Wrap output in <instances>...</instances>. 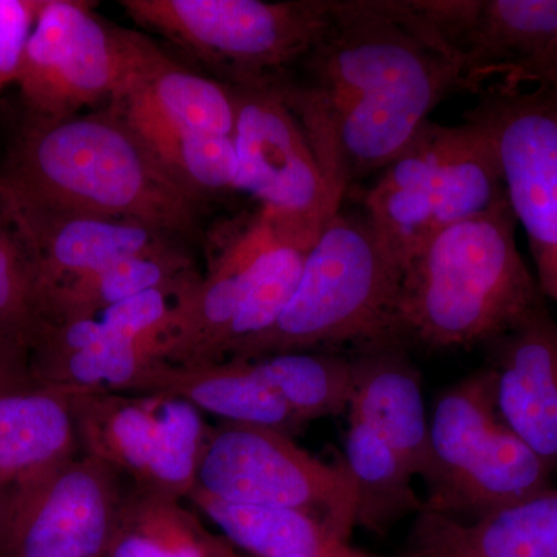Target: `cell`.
<instances>
[{"mask_svg":"<svg viewBox=\"0 0 557 557\" xmlns=\"http://www.w3.org/2000/svg\"><path fill=\"white\" fill-rule=\"evenodd\" d=\"M222 553L177 500L141 491L123 502L104 557H233Z\"/></svg>","mask_w":557,"mask_h":557,"instance_id":"29","label":"cell"},{"mask_svg":"<svg viewBox=\"0 0 557 557\" xmlns=\"http://www.w3.org/2000/svg\"><path fill=\"white\" fill-rule=\"evenodd\" d=\"M236 189L260 201L278 228L321 234L344 201L333 193L309 132L276 81L233 90Z\"/></svg>","mask_w":557,"mask_h":557,"instance_id":"9","label":"cell"},{"mask_svg":"<svg viewBox=\"0 0 557 557\" xmlns=\"http://www.w3.org/2000/svg\"><path fill=\"white\" fill-rule=\"evenodd\" d=\"M131 38L89 3L42 0L16 81L33 119H69L110 102L126 78Z\"/></svg>","mask_w":557,"mask_h":557,"instance_id":"12","label":"cell"},{"mask_svg":"<svg viewBox=\"0 0 557 557\" xmlns=\"http://www.w3.org/2000/svg\"><path fill=\"white\" fill-rule=\"evenodd\" d=\"M189 498L231 544L256 557H383L354 547L307 512L231 504L197 487Z\"/></svg>","mask_w":557,"mask_h":557,"instance_id":"23","label":"cell"},{"mask_svg":"<svg viewBox=\"0 0 557 557\" xmlns=\"http://www.w3.org/2000/svg\"><path fill=\"white\" fill-rule=\"evenodd\" d=\"M496 145L509 207L525 231L539 292L557 307V106L537 90L486 89L469 110Z\"/></svg>","mask_w":557,"mask_h":557,"instance_id":"13","label":"cell"},{"mask_svg":"<svg viewBox=\"0 0 557 557\" xmlns=\"http://www.w3.org/2000/svg\"><path fill=\"white\" fill-rule=\"evenodd\" d=\"M460 65V90L557 95V0H410Z\"/></svg>","mask_w":557,"mask_h":557,"instance_id":"10","label":"cell"},{"mask_svg":"<svg viewBox=\"0 0 557 557\" xmlns=\"http://www.w3.org/2000/svg\"><path fill=\"white\" fill-rule=\"evenodd\" d=\"M197 277L190 260L174 245L149 255L134 256L44 289L39 299V324L94 318L141 293Z\"/></svg>","mask_w":557,"mask_h":557,"instance_id":"25","label":"cell"},{"mask_svg":"<svg viewBox=\"0 0 557 557\" xmlns=\"http://www.w3.org/2000/svg\"><path fill=\"white\" fill-rule=\"evenodd\" d=\"M406 557H471L463 555V553L456 552V549L445 547V545L437 544V542L428 541L413 536L412 548L406 553Z\"/></svg>","mask_w":557,"mask_h":557,"instance_id":"34","label":"cell"},{"mask_svg":"<svg viewBox=\"0 0 557 557\" xmlns=\"http://www.w3.org/2000/svg\"><path fill=\"white\" fill-rule=\"evenodd\" d=\"M413 534L471 557H557V487L472 522L423 511Z\"/></svg>","mask_w":557,"mask_h":557,"instance_id":"22","label":"cell"},{"mask_svg":"<svg viewBox=\"0 0 557 557\" xmlns=\"http://www.w3.org/2000/svg\"><path fill=\"white\" fill-rule=\"evenodd\" d=\"M70 397L87 456L126 472L143 493L177 502L189 497L209 432L199 409L161 394L79 392Z\"/></svg>","mask_w":557,"mask_h":557,"instance_id":"8","label":"cell"},{"mask_svg":"<svg viewBox=\"0 0 557 557\" xmlns=\"http://www.w3.org/2000/svg\"><path fill=\"white\" fill-rule=\"evenodd\" d=\"M150 30L222 65L239 84L270 83L302 61L327 22V0H123Z\"/></svg>","mask_w":557,"mask_h":557,"instance_id":"6","label":"cell"},{"mask_svg":"<svg viewBox=\"0 0 557 557\" xmlns=\"http://www.w3.org/2000/svg\"><path fill=\"white\" fill-rule=\"evenodd\" d=\"M344 458L357 496V527L384 534L409 515H420L424 502L418 497L416 474L375 432L357 420H348Z\"/></svg>","mask_w":557,"mask_h":557,"instance_id":"27","label":"cell"},{"mask_svg":"<svg viewBox=\"0 0 557 557\" xmlns=\"http://www.w3.org/2000/svg\"><path fill=\"white\" fill-rule=\"evenodd\" d=\"M145 139L161 166L196 197L236 189L237 153L234 139L174 126L148 106L127 95L109 102Z\"/></svg>","mask_w":557,"mask_h":557,"instance_id":"26","label":"cell"},{"mask_svg":"<svg viewBox=\"0 0 557 557\" xmlns=\"http://www.w3.org/2000/svg\"><path fill=\"white\" fill-rule=\"evenodd\" d=\"M507 200L494 139L467 113L458 126L426 121L364 190L361 211L403 271L442 231Z\"/></svg>","mask_w":557,"mask_h":557,"instance_id":"5","label":"cell"},{"mask_svg":"<svg viewBox=\"0 0 557 557\" xmlns=\"http://www.w3.org/2000/svg\"><path fill=\"white\" fill-rule=\"evenodd\" d=\"M547 465L502 421L480 456L423 511L472 522L556 487Z\"/></svg>","mask_w":557,"mask_h":557,"instance_id":"21","label":"cell"},{"mask_svg":"<svg viewBox=\"0 0 557 557\" xmlns=\"http://www.w3.org/2000/svg\"><path fill=\"white\" fill-rule=\"evenodd\" d=\"M134 392L185 399L201 413L223 418L226 423L277 429L289 435L300 428L287 406L259 379L251 361L244 359L199 366L159 361Z\"/></svg>","mask_w":557,"mask_h":557,"instance_id":"18","label":"cell"},{"mask_svg":"<svg viewBox=\"0 0 557 557\" xmlns=\"http://www.w3.org/2000/svg\"><path fill=\"white\" fill-rule=\"evenodd\" d=\"M0 183L39 207L129 220L170 237L193 230L200 200L168 174L112 106L62 120L32 119Z\"/></svg>","mask_w":557,"mask_h":557,"instance_id":"2","label":"cell"},{"mask_svg":"<svg viewBox=\"0 0 557 557\" xmlns=\"http://www.w3.org/2000/svg\"><path fill=\"white\" fill-rule=\"evenodd\" d=\"M0 194L35 258L39 299L44 289L65 278L172 247L170 236L141 223L39 207L14 196L2 183Z\"/></svg>","mask_w":557,"mask_h":557,"instance_id":"15","label":"cell"},{"mask_svg":"<svg viewBox=\"0 0 557 557\" xmlns=\"http://www.w3.org/2000/svg\"><path fill=\"white\" fill-rule=\"evenodd\" d=\"M116 95L141 101L183 129L228 138L236 131L233 90L180 67L138 33L132 32L129 67Z\"/></svg>","mask_w":557,"mask_h":557,"instance_id":"19","label":"cell"},{"mask_svg":"<svg viewBox=\"0 0 557 557\" xmlns=\"http://www.w3.org/2000/svg\"><path fill=\"white\" fill-rule=\"evenodd\" d=\"M42 0H0V89L20 78Z\"/></svg>","mask_w":557,"mask_h":557,"instance_id":"32","label":"cell"},{"mask_svg":"<svg viewBox=\"0 0 557 557\" xmlns=\"http://www.w3.org/2000/svg\"><path fill=\"white\" fill-rule=\"evenodd\" d=\"M509 201L437 234L405 267L388 339L450 350L487 346L544 296L516 242Z\"/></svg>","mask_w":557,"mask_h":557,"instance_id":"3","label":"cell"},{"mask_svg":"<svg viewBox=\"0 0 557 557\" xmlns=\"http://www.w3.org/2000/svg\"><path fill=\"white\" fill-rule=\"evenodd\" d=\"M116 472L70 458L0 496V557H104L119 520Z\"/></svg>","mask_w":557,"mask_h":557,"instance_id":"11","label":"cell"},{"mask_svg":"<svg viewBox=\"0 0 557 557\" xmlns=\"http://www.w3.org/2000/svg\"><path fill=\"white\" fill-rule=\"evenodd\" d=\"M274 230L276 236L249 274L239 313L223 347L222 361L231 347L255 338L277 321L298 288L307 256L319 237L281 233L276 225Z\"/></svg>","mask_w":557,"mask_h":557,"instance_id":"30","label":"cell"},{"mask_svg":"<svg viewBox=\"0 0 557 557\" xmlns=\"http://www.w3.org/2000/svg\"><path fill=\"white\" fill-rule=\"evenodd\" d=\"M33 384L28 351L0 339V397Z\"/></svg>","mask_w":557,"mask_h":557,"instance_id":"33","label":"cell"},{"mask_svg":"<svg viewBox=\"0 0 557 557\" xmlns=\"http://www.w3.org/2000/svg\"><path fill=\"white\" fill-rule=\"evenodd\" d=\"M549 95V94H548ZM553 98H555L556 106H557V95H553Z\"/></svg>","mask_w":557,"mask_h":557,"instance_id":"36","label":"cell"},{"mask_svg":"<svg viewBox=\"0 0 557 557\" xmlns=\"http://www.w3.org/2000/svg\"><path fill=\"white\" fill-rule=\"evenodd\" d=\"M274 236L273 222L259 211L258 218L226 247L208 276L200 278L183 299L164 346L163 362L199 366L222 361L249 274Z\"/></svg>","mask_w":557,"mask_h":557,"instance_id":"17","label":"cell"},{"mask_svg":"<svg viewBox=\"0 0 557 557\" xmlns=\"http://www.w3.org/2000/svg\"><path fill=\"white\" fill-rule=\"evenodd\" d=\"M310 86H282L339 199L416 137L461 70L409 0H330Z\"/></svg>","mask_w":557,"mask_h":557,"instance_id":"1","label":"cell"},{"mask_svg":"<svg viewBox=\"0 0 557 557\" xmlns=\"http://www.w3.org/2000/svg\"><path fill=\"white\" fill-rule=\"evenodd\" d=\"M408 347L394 339L361 344L354 364L348 417L368 426L408 465L416 478L431 469L429 416L423 384Z\"/></svg>","mask_w":557,"mask_h":557,"instance_id":"16","label":"cell"},{"mask_svg":"<svg viewBox=\"0 0 557 557\" xmlns=\"http://www.w3.org/2000/svg\"><path fill=\"white\" fill-rule=\"evenodd\" d=\"M281 557H306V556H281Z\"/></svg>","mask_w":557,"mask_h":557,"instance_id":"35","label":"cell"},{"mask_svg":"<svg viewBox=\"0 0 557 557\" xmlns=\"http://www.w3.org/2000/svg\"><path fill=\"white\" fill-rule=\"evenodd\" d=\"M197 490L231 504L296 509L350 541L357 496L343 463L329 465L277 429L223 423L201 448Z\"/></svg>","mask_w":557,"mask_h":557,"instance_id":"7","label":"cell"},{"mask_svg":"<svg viewBox=\"0 0 557 557\" xmlns=\"http://www.w3.org/2000/svg\"><path fill=\"white\" fill-rule=\"evenodd\" d=\"M401 274L364 212L341 207L310 249L298 288L277 321L231 347L225 359L388 339Z\"/></svg>","mask_w":557,"mask_h":557,"instance_id":"4","label":"cell"},{"mask_svg":"<svg viewBox=\"0 0 557 557\" xmlns=\"http://www.w3.org/2000/svg\"><path fill=\"white\" fill-rule=\"evenodd\" d=\"M3 490L2 486H0V496H2Z\"/></svg>","mask_w":557,"mask_h":557,"instance_id":"37","label":"cell"},{"mask_svg":"<svg viewBox=\"0 0 557 557\" xmlns=\"http://www.w3.org/2000/svg\"><path fill=\"white\" fill-rule=\"evenodd\" d=\"M500 424L496 381L490 368L471 373L440 395L429 417L428 500L448 490L474 463Z\"/></svg>","mask_w":557,"mask_h":557,"instance_id":"24","label":"cell"},{"mask_svg":"<svg viewBox=\"0 0 557 557\" xmlns=\"http://www.w3.org/2000/svg\"><path fill=\"white\" fill-rule=\"evenodd\" d=\"M502 421L557 475V322L536 306L487 346Z\"/></svg>","mask_w":557,"mask_h":557,"instance_id":"14","label":"cell"},{"mask_svg":"<svg viewBox=\"0 0 557 557\" xmlns=\"http://www.w3.org/2000/svg\"><path fill=\"white\" fill-rule=\"evenodd\" d=\"M79 445L72 397L60 388H17L0 397L2 490L75 457Z\"/></svg>","mask_w":557,"mask_h":557,"instance_id":"20","label":"cell"},{"mask_svg":"<svg viewBox=\"0 0 557 557\" xmlns=\"http://www.w3.org/2000/svg\"><path fill=\"white\" fill-rule=\"evenodd\" d=\"M251 364L300 428L350 408L355 381L351 359L306 350L251 359Z\"/></svg>","mask_w":557,"mask_h":557,"instance_id":"28","label":"cell"},{"mask_svg":"<svg viewBox=\"0 0 557 557\" xmlns=\"http://www.w3.org/2000/svg\"><path fill=\"white\" fill-rule=\"evenodd\" d=\"M39 319L35 258L0 194V339L28 351Z\"/></svg>","mask_w":557,"mask_h":557,"instance_id":"31","label":"cell"}]
</instances>
